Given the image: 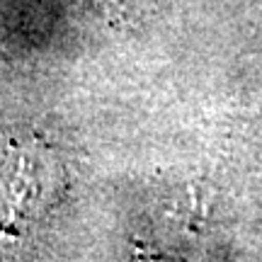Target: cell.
<instances>
[{"mask_svg":"<svg viewBox=\"0 0 262 262\" xmlns=\"http://www.w3.org/2000/svg\"><path fill=\"white\" fill-rule=\"evenodd\" d=\"M54 156L37 143L8 141L0 146V231L17 235L54 196Z\"/></svg>","mask_w":262,"mask_h":262,"instance_id":"cell-1","label":"cell"}]
</instances>
